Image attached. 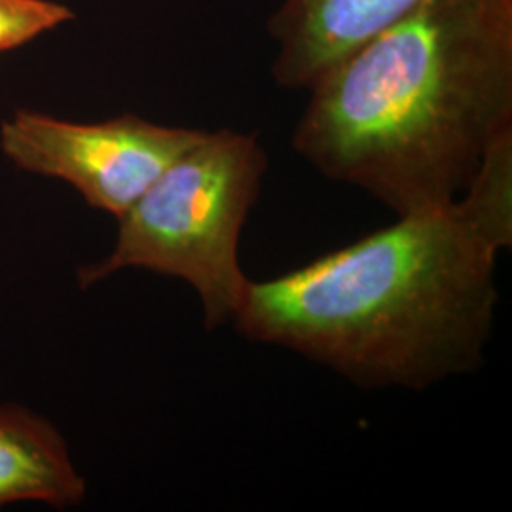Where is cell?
<instances>
[{
  "label": "cell",
  "mask_w": 512,
  "mask_h": 512,
  "mask_svg": "<svg viewBox=\"0 0 512 512\" xmlns=\"http://www.w3.org/2000/svg\"><path fill=\"white\" fill-rule=\"evenodd\" d=\"M512 247V133L454 202L251 281L232 323L368 389H427L484 361Z\"/></svg>",
  "instance_id": "obj_1"
},
{
  "label": "cell",
  "mask_w": 512,
  "mask_h": 512,
  "mask_svg": "<svg viewBox=\"0 0 512 512\" xmlns=\"http://www.w3.org/2000/svg\"><path fill=\"white\" fill-rule=\"evenodd\" d=\"M294 152L397 217L454 202L512 133V0H427L310 90Z\"/></svg>",
  "instance_id": "obj_2"
},
{
  "label": "cell",
  "mask_w": 512,
  "mask_h": 512,
  "mask_svg": "<svg viewBox=\"0 0 512 512\" xmlns=\"http://www.w3.org/2000/svg\"><path fill=\"white\" fill-rule=\"evenodd\" d=\"M266 173L268 154L256 135L203 131L118 217L112 253L84 266L80 285L128 268L177 277L198 294L205 329L232 325L251 283L239 264V238Z\"/></svg>",
  "instance_id": "obj_3"
},
{
  "label": "cell",
  "mask_w": 512,
  "mask_h": 512,
  "mask_svg": "<svg viewBox=\"0 0 512 512\" xmlns=\"http://www.w3.org/2000/svg\"><path fill=\"white\" fill-rule=\"evenodd\" d=\"M202 135L133 114L74 124L19 110L2 124L0 148L19 169L71 184L88 205L118 219Z\"/></svg>",
  "instance_id": "obj_4"
},
{
  "label": "cell",
  "mask_w": 512,
  "mask_h": 512,
  "mask_svg": "<svg viewBox=\"0 0 512 512\" xmlns=\"http://www.w3.org/2000/svg\"><path fill=\"white\" fill-rule=\"evenodd\" d=\"M427 0H281L268 19L272 76L285 90L311 86L366 40L408 18Z\"/></svg>",
  "instance_id": "obj_5"
},
{
  "label": "cell",
  "mask_w": 512,
  "mask_h": 512,
  "mask_svg": "<svg viewBox=\"0 0 512 512\" xmlns=\"http://www.w3.org/2000/svg\"><path fill=\"white\" fill-rule=\"evenodd\" d=\"M86 482L54 427L18 406H0V507L42 501L76 507Z\"/></svg>",
  "instance_id": "obj_6"
},
{
  "label": "cell",
  "mask_w": 512,
  "mask_h": 512,
  "mask_svg": "<svg viewBox=\"0 0 512 512\" xmlns=\"http://www.w3.org/2000/svg\"><path fill=\"white\" fill-rule=\"evenodd\" d=\"M74 18L73 12L52 0H0V54Z\"/></svg>",
  "instance_id": "obj_7"
}]
</instances>
